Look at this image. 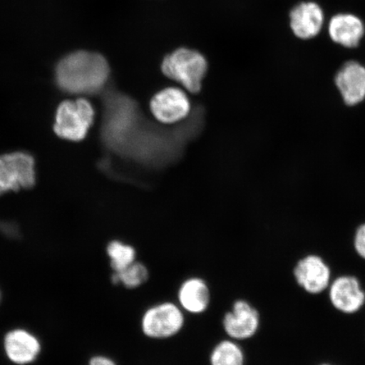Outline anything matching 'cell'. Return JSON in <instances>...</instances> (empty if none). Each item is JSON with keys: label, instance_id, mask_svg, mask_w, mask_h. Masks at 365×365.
<instances>
[{"label": "cell", "instance_id": "1", "mask_svg": "<svg viewBox=\"0 0 365 365\" xmlns=\"http://www.w3.org/2000/svg\"><path fill=\"white\" fill-rule=\"evenodd\" d=\"M109 76L108 63L101 54L78 51L59 61L56 81L59 88L72 94H94L101 91Z\"/></svg>", "mask_w": 365, "mask_h": 365}, {"label": "cell", "instance_id": "2", "mask_svg": "<svg viewBox=\"0 0 365 365\" xmlns=\"http://www.w3.org/2000/svg\"><path fill=\"white\" fill-rule=\"evenodd\" d=\"M162 71L168 78L180 82L185 88L196 93L202 89L207 63L200 53L180 48L163 59Z\"/></svg>", "mask_w": 365, "mask_h": 365}, {"label": "cell", "instance_id": "3", "mask_svg": "<svg viewBox=\"0 0 365 365\" xmlns=\"http://www.w3.org/2000/svg\"><path fill=\"white\" fill-rule=\"evenodd\" d=\"M94 115L93 107L86 99L63 102L57 109L54 131L61 138L80 141L88 135Z\"/></svg>", "mask_w": 365, "mask_h": 365}, {"label": "cell", "instance_id": "4", "mask_svg": "<svg viewBox=\"0 0 365 365\" xmlns=\"http://www.w3.org/2000/svg\"><path fill=\"white\" fill-rule=\"evenodd\" d=\"M2 352L13 365H31L40 359L43 344L40 337L29 328L12 327L2 337Z\"/></svg>", "mask_w": 365, "mask_h": 365}, {"label": "cell", "instance_id": "5", "mask_svg": "<svg viewBox=\"0 0 365 365\" xmlns=\"http://www.w3.org/2000/svg\"><path fill=\"white\" fill-rule=\"evenodd\" d=\"M184 325V313L171 302L153 305L145 310L141 319L144 334L153 339H170L177 335Z\"/></svg>", "mask_w": 365, "mask_h": 365}, {"label": "cell", "instance_id": "6", "mask_svg": "<svg viewBox=\"0 0 365 365\" xmlns=\"http://www.w3.org/2000/svg\"><path fill=\"white\" fill-rule=\"evenodd\" d=\"M35 178V162L31 155L19 152L0 156V195L31 188Z\"/></svg>", "mask_w": 365, "mask_h": 365}, {"label": "cell", "instance_id": "7", "mask_svg": "<svg viewBox=\"0 0 365 365\" xmlns=\"http://www.w3.org/2000/svg\"><path fill=\"white\" fill-rule=\"evenodd\" d=\"M223 328L232 340H246L257 332L259 317L257 309L245 300H237L231 312L223 317Z\"/></svg>", "mask_w": 365, "mask_h": 365}, {"label": "cell", "instance_id": "8", "mask_svg": "<svg viewBox=\"0 0 365 365\" xmlns=\"http://www.w3.org/2000/svg\"><path fill=\"white\" fill-rule=\"evenodd\" d=\"M150 110L160 122L173 124L188 116L190 104L181 90L167 88L154 96L150 102Z\"/></svg>", "mask_w": 365, "mask_h": 365}, {"label": "cell", "instance_id": "9", "mask_svg": "<svg viewBox=\"0 0 365 365\" xmlns=\"http://www.w3.org/2000/svg\"><path fill=\"white\" fill-rule=\"evenodd\" d=\"M294 276L298 284L309 293L319 294L329 285L331 272L321 257L309 255L297 264Z\"/></svg>", "mask_w": 365, "mask_h": 365}, {"label": "cell", "instance_id": "10", "mask_svg": "<svg viewBox=\"0 0 365 365\" xmlns=\"http://www.w3.org/2000/svg\"><path fill=\"white\" fill-rule=\"evenodd\" d=\"M330 299L340 312L351 314L363 307L365 294L355 277H341L331 284Z\"/></svg>", "mask_w": 365, "mask_h": 365}, {"label": "cell", "instance_id": "11", "mask_svg": "<svg viewBox=\"0 0 365 365\" xmlns=\"http://www.w3.org/2000/svg\"><path fill=\"white\" fill-rule=\"evenodd\" d=\"M336 83L346 104L362 102L365 98V68L357 62L346 63L337 74Z\"/></svg>", "mask_w": 365, "mask_h": 365}, {"label": "cell", "instance_id": "12", "mask_svg": "<svg viewBox=\"0 0 365 365\" xmlns=\"http://www.w3.org/2000/svg\"><path fill=\"white\" fill-rule=\"evenodd\" d=\"M291 27L300 38L309 39L321 31L324 15L318 4L309 2L297 6L291 12Z\"/></svg>", "mask_w": 365, "mask_h": 365}, {"label": "cell", "instance_id": "13", "mask_svg": "<svg viewBox=\"0 0 365 365\" xmlns=\"http://www.w3.org/2000/svg\"><path fill=\"white\" fill-rule=\"evenodd\" d=\"M178 299L185 312L198 314L207 309L211 301V293L202 278L190 277L181 284Z\"/></svg>", "mask_w": 365, "mask_h": 365}, {"label": "cell", "instance_id": "14", "mask_svg": "<svg viewBox=\"0 0 365 365\" xmlns=\"http://www.w3.org/2000/svg\"><path fill=\"white\" fill-rule=\"evenodd\" d=\"M329 34L334 42L346 48H354L363 38L364 26L357 16L339 14L331 20Z\"/></svg>", "mask_w": 365, "mask_h": 365}, {"label": "cell", "instance_id": "15", "mask_svg": "<svg viewBox=\"0 0 365 365\" xmlns=\"http://www.w3.org/2000/svg\"><path fill=\"white\" fill-rule=\"evenodd\" d=\"M243 349L235 341L225 340L219 342L210 356L211 365H245Z\"/></svg>", "mask_w": 365, "mask_h": 365}, {"label": "cell", "instance_id": "16", "mask_svg": "<svg viewBox=\"0 0 365 365\" xmlns=\"http://www.w3.org/2000/svg\"><path fill=\"white\" fill-rule=\"evenodd\" d=\"M149 279V271L143 263L135 262L120 272H113L111 282L114 285H123L128 289H137Z\"/></svg>", "mask_w": 365, "mask_h": 365}, {"label": "cell", "instance_id": "17", "mask_svg": "<svg viewBox=\"0 0 365 365\" xmlns=\"http://www.w3.org/2000/svg\"><path fill=\"white\" fill-rule=\"evenodd\" d=\"M106 254L113 272L124 270L135 262V249L133 246L120 240L109 242L106 247Z\"/></svg>", "mask_w": 365, "mask_h": 365}, {"label": "cell", "instance_id": "18", "mask_svg": "<svg viewBox=\"0 0 365 365\" xmlns=\"http://www.w3.org/2000/svg\"><path fill=\"white\" fill-rule=\"evenodd\" d=\"M354 246L360 257L365 259V225L360 227L356 232Z\"/></svg>", "mask_w": 365, "mask_h": 365}, {"label": "cell", "instance_id": "19", "mask_svg": "<svg viewBox=\"0 0 365 365\" xmlns=\"http://www.w3.org/2000/svg\"><path fill=\"white\" fill-rule=\"evenodd\" d=\"M88 365H117V364L108 356L98 354L90 358Z\"/></svg>", "mask_w": 365, "mask_h": 365}, {"label": "cell", "instance_id": "20", "mask_svg": "<svg viewBox=\"0 0 365 365\" xmlns=\"http://www.w3.org/2000/svg\"><path fill=\"white\" fill-rule=\"evenodd\" d=\"M3 300V292L1 289H0V304H1Z\"/></svg>", "mask_w": 365, "mask_h": 365}, {"label": "cell", "instance_id": "21", "mask_svg": "<svg viewBox=\"0 0 365 365\" xmlns=\"http://www.w3.org/2000/svg\"><path fill=\"white\" fill-rule=\"evenodd\" d=\"M323 365H328V364H323Z\"/></svg>", "mask_w": 365, "mask_h": 365}]
</instances>
